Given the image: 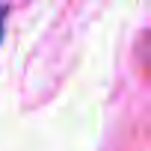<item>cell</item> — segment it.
Instances as JSON below:
<instances>
[{"mask_svg": "<svg viewBox=\"0 0 151 151\" xmlns=\"http://www.w3.org/2000/svg\"><path fill=\"white\" fill-rule=\"evenodd\" d=\"M0 36H3V24H0Z\"/></svg>", "mask_w": 151, "mask_h": 151, "instance_id": "1", "label": "cell"}]
</instances>
